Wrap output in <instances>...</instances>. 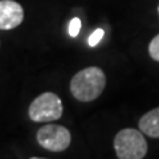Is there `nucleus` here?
I'll return each mask as SVG.
<instances>
[{
    "instance_id": "obj_5",
    "label": "nucleus",
    "mask_w": 159,
    "mask_h": 159,
    "mask_svg": "<svg viewBox=\"0 0 159 159\" xmlns=\"http://www.w3.org/2000/svg\"><path fill=\"white\" fill-rule=\"evenodd\" d=\"M24 9L17 2L0 0V29H13L23 23Z\"/></svg>"
},
{
    "instance_id": "obj_6",
    "label": "nucleus",
    "mask_w": 159,
    "mask_h": 159,
    "mask_svg": "<svg viewBox=\"0 0 159 159\" xmlns=\"http://www.w3.org/2000/svg\"><path fill=\"white\" fill-rule=\"evenodd\" d=\"M139 130L151 138H159V107L147 111L139 119Z\"/></svg>"
},
{
    "instance_id": "obj_7",
    "label": "nucleus",
    "mask_w": 159,
    "mask_h": 159,
    "mask_svg": "<svg viewBox=\"0 0 159 159\" xmlns=\"http://www.w3.org/2000/svg\"><path fill=\"white\" fill-rule=\"evenodd\" d=\"M148 53H150L152 60L159 61V34H157V36L151 40L150 45H148Z\"/></svg>"
},
{
    "instance_id": "obj_2",
    "label": "nucleus",
    "mask_w": 159,
    "mask_h": 159,
    "mask_svg": "<svg viewBox=\"0 0 159 159\" xmlns=\"http://www.w3.org/2000/svg\"><path fill=\"white\" fill-rule=\"evenodd\" d=\"M114 150L119 159H142L147 154V142L142 131L123 129L114 138Z\"/></svg>"
},
{
    "instance_id": "obj_9",
    "label": "nucleus",
    "mask_w": 159,
    "mask_h": 159,
    "mask_svg": "<svg viewBox=\"0 0 159 159\" xmlns=\"http://www.w3.org/2000/svg\"><path fill=\"white\" fill-rule=\"evenodd\" d=\"M80 31H81V20L78 17H73L69 23V34L72 37H77Z\"/></svg>"
},
{
    "instance_id": "obj_1",
    "label": "nucleus",
    "mask_w": 159,
    "mask_h": 159,
    "mask_svg": "<svg viewBox=\"0 0 159 159\" xmlns=\"http://www.w3.org/2000/svg\"><path fill=\"white\" fill-rule=\"evenodd\" d=\"M106 85V77L102 69L97 66L85 68L78 72L70 81L73 97L82 102H89L101 96Z\"/></svg>"
},
{
    "instance_id": "obj_3",
    "label": "nucleus",
    "mask_w": 159,
    "mask_h": 159,
    "mask_svg": "<svg viewBox=\"0 0 159 159\" xmlns=\"http://www.w3.org/2000/svg\"><path fill=\"white\" fill-rule=\"evenodd\" d=\"M33 122H53L62 116V102L56 94L45 92L34 98L28 110Z\"/></svg>"
},
{
    "instance_id": "obj_8",
    "label": "nucleus",
    "mask_w": 159,
    "mask_h": 159,
    "mask_svg": "<svg viewBox=\"0 0 159 159\" xmlns=\"http://www.w3.org/2000/svg\"><path fill=\"white\" fill-rule=\"evenodd\" d=\"M105 36V31H103L102 28H97L96 31H94L90 36H89V39H88V44L90 47H96L97 44L101 41L102 40V37Z\"/></svg>"
},
{
    "instance_id": "obj_10",
    "label": "nucleus",
    "mask_w": 159,
    "mask_h": 159,
    "mask_svg": "<svg viewBox=\"0 0 159 159\" xmlns=\"http://www.w3.org/2000/svg\"><path fill=\"white\" fill-rule=\"evenodd\" d=\"M158 12H159V6H158Z\"/></svg>"
},
{
    "instance_id": "obj_4",
    "label": "nucleus",
    "mask_w": 159,
    "mask_h": 159,
    "mask_svg": "<svg viewBox=\"0 0 159 159\" xmlns=\"http://www.w3.org/2000/svg\"><path fill=\"white\" fill-rule=\"evenodd\" d=\"M36 139L39 145L45 150L58 152L66 150L69 147L72 135L66 127L61 125H54V123H48L41 129H39Z\"/></svg>"
}]
</instances>
